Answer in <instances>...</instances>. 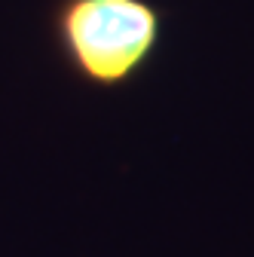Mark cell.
I'll return each instance as SVG.
<instances>
[{
  "label": "cell",
  "mask_w": 254,
  "mask_h": 257,
  "mask_svg": "<svg viewBox=\"0 0 254 257\" xmlns=\"http://www.w3.org/2000/svg\"><path fill=\"white\" fill-rule=\"evenodd\" d=\"M55 46L71 74L92 89L138 80L163 43V10L150 0H58Z\"/></svg>",
  "instance_id": "cell-1"
}]
</instances>
